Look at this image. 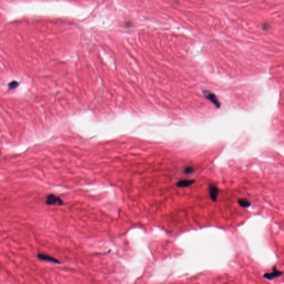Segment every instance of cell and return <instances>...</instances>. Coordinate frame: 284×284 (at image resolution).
<instances>
[{"label": "cell", "mask_w": 284, "mask_h": 284, "mask_svg": "<svg viewBox=\"0 0 284 284\" xmlns=\"http://www.w3.org/2000/svg\"><path fill=\"white\" fill-rule=\"evenodd\" d=\"M272 272L265 273L264 275V278L269 280H272L279 276H281L283 274V272L282 271L278 270L275 266L272 268Z\"/></svg>", "instance_id": "3957f363"}, {"label": "cell", "mask_w": 284, "mask_h": 284, "mask_svg": "<svg viewBox=\"0 0 284 284\" xmlns=\"http://www.w3.org/2000/svg\"><path fill=\"white\" fill-rule=\"evenodd\" d=\"M0 154H1V151H0Z\"/></svg>", "instance_id": "8992f818"}, {"label": "cell", "mask_w": 284, "mask_h": 284, "mask_svg": "<svg viewBox=\"0 0 284 284\" xmlns=\"http://www.w3.org/2000/svg\"><path fill=\"white\" fill-rule=\"evenodd\" d=\"M46 203L50 205H62L63 204V202L60 197L51 194L47 196Z\"/></svg>", "instance_id": "7a4b0ae2"}, {"label": "cell", "mask_w": 284, "mask_h": 284, "mask_svg": "<svg viewBox=\"0 0 284 284\" xmlns=\"http://www.w3.org/2000/svg\"><path fill=\"white\" fill-rule=\"evenodd\" d=\"M203 95L206 99L211 101L217 108L220 107V103L214 93L209 91H203Z\"/></svg>", "instance_id": "6da1fadb"}, {"label": "cell", "mask_w": 284, "mask_h": 284, "mask_svg": "<svg viewBox=\"0 0 284 284\" xmlns=\"http://www.w3.org/2000/svg\"><path fill=\"white\" fill-rule=\"evenodd\" d=\"M38 258L41 260L42 261H48V262H51L53 263H59V261L57 260L55 257H53L52 256H49L48 255L46 254H38L37 255Z\"/></svg>", "instance_id": "277c9868"}, {"label": "cell", "mask_w": 284, "mask_h": 284, "mask_svg": "<svg viewBox=\"0 0 284 284\" xmlns=\"http://www.w3.org/2000/svg\"><path fill=\"white\" fill-rule=\"evenodd\" d=\"M18 86V83L16 82L15 81L12 82L9 84V87L10 89H13V88H16V87Z\"/></svg>", "instance_id": "5b68a950"}]
</instances>
